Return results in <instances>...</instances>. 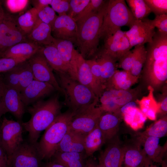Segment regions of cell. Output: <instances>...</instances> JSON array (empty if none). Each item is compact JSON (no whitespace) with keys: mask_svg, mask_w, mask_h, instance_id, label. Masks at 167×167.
I'll return each instance as SVG.
<instances>
[{"mask_svg":"<svg viewBox=\"0 0 167 167\" xmlns=\"http://www.w3.org/2000/svg\"><path fill=\"white\" fill-rule=\"evenodd\" d=\"M62 105L58 93L46 100H40L26 107V111L31 115L27 122H22L23 128L28 133V140L36 143L41 133L45 130L61 113Z\"/></svg>","mask_w":167,"mask_h":167,"instance_id":"1","label":"cell"},{"mask_svg":"<svg viewBox=\"0 0 167 167\" xmlns=\"http://www.w3.org/2000/svg\"><path fill=\"white\" fill-rule=\"evenodd\" d=\"M109 0L100 9L76 21L77 26L76 42L83 58L85 60L94 58L99 49V33Z\"/></svg>","mask_w":167,"mask_h":167,"instance_id":"2","label":"cell"},{"mask_svg":"<svg viewBox=\"0 0 167 167\" xmlns=\"http://www.w3.org/2000/svg\"><path fill=\"white\" fill-rule=\"evenodd\" d=\"M146 48L144 71L150 83L158 86L167 79V35L155 32L152 42Z\"/></svg>","mask_w":167,"mask_h":167,"instance_id":"3","label":"cell"},{"mask_svg":"<svg viewBox=\"0 0 167 167\" xmlns=\"http://www.w3.org/2000/svg\"><path fill=\"white\" fill-rule=\"evenodd\" d=\"M64 95V103L75 114L97 103L99 98L93 92L68 74L56 72Z\"/></svg>","mask_w":167,"mask_h":167,"instance_id":"4","label":"cell"},{"mask_svg":"<svg viewBox=\"0 0 167 167\" xmlns=\"http://www.w3.org/2000/svg\"><path fill=\"white\" fill-rule=\"evenodd\" d=\"M75 114L70 109L61 113L45 130L37 146L42 160H48L56 152L57 147L68 129Z\"/></svg>","mask_w":167,"mask_h":167,"instance_id":"5","label":"cell"},{"mask_svg":"<svg viewBox=\"0 0 167 167\" xmlns=\"http://www.w3.org/2000/svg\"><path fill=\"white\" fill-rule=\"evenodd\" d=\"M135 20L125 0H109L99 32L100 39L113 34L122 27L130 28Z\"/></svg>","mask_w":167,"mask_h":167,"instance_id":"6","label":"cell"},{"mask_svg":"<svg viewBox=\"0 0 167 167\" xmlns=\"http://www.w3.org/2000/svg\"><path fill=\"white\" fill-rule=\"evenodd\" d=\"M37 143L24 140L8 156L9 167H40L42 160Z\"/></svg>","mask_w":167,"mask_h":167,"instance_id":"7","label":"cell"},{"mask_svg":"<svg viewBox=\"0 0 167 167\" xmlns=\"http://www.w3.org/2000/svg\"><path fill=\"white\" fill-rule=\"evenodd\" d=\"M97 103L77 113L73 117L68 128L86 136L97 126L104 112L100 107H96Z\"/></svg>","mask_w":167,"mask_h":167,"instance_id":"8","label":"cell"},{"mask_svg":"<svg viewBox=\"0 0 167 167\" xmlns=\"http://www.w3.org/2000/svg\"><path fill=\"white\" fill-rule=\"evenodd\" d=\"M22 122L5 117L2 120L1 144L7 156L11 155L24 140Z\"/></svg>","mask_w":167,"mask_h":167,"instance_id":"9","label":"cell"},{"mask_svg":"<svg viewBox=\"0 0 167 167\" xmlns=\"http://www.w3.org/2000/svg\"><path fill=\"white\" fill-rule=\"evenodd\" d=\"M27 38L17 21L8 14L0 23V50L1 54L6 49Z\"/></svg>","mask_w":167,"mask_h":167,"instance_id":"10","label":"cell"},{"mask_svg":"<svg viewBox=\"0 0 167 167\" xmlns=\"http://www.w3.org/2000/svg\"><path fill=\"white\" fill-rule=\"evenodd\" d=\"M28 61L33 73L34 79L48 83L59 93H62V90L53 73V70L47 62L41 49Z\"/></svg>","mask_w":167,"mask_h":167,"instance_id":"11","label":"cell"},{"mask_svg":"<svg viewBox=\"0 0 167 167\" xmlns=\"http://www.w3.org/2000/svg\"><path fill=\"white\" fill-rule=\"evenodd\" d=\"M2 74L5 85L20 92L34 79L33 73L28 60Z\"/></svg>","mask_w":167,"mask_h":167,"instance_id":"12","label":"cell"},{"mask_svg":"<svg viewBox=\"0 0 167 167\" xmlns=\"http://www.w3.org/2000/svg\"><path fill=\"white\" fill-rule=\"evenodd\" d=\"M104 42L103 47L99 51L116 62L131 49L125 31L121 29L104 38Z\"/></svg>","mask_w":167,"mask_h":167,"instance_id":"13","label":"cell"},{"mask_svg":"<svg viewBox=\"0 0 167 167\" xmlns=\"http://www.w3.org/2000/svg\"><path fill=\"white\" fill-rule=\"evenodd\" d=\"M73 59L75 79L91 89L99 98L104 90L97 84L85 59L75 49Z\"/></svg>","mask_w":167,"mask_h":167,"instance_id":"14","label":"cell"},{"mask_svg":"<svg viewBox=\"0 0 167 167\" xmlns=\"http://www.w3.org/2000/svg\"><path fill=\"white\" fill-rule=\"evenodd\" d=\"M100 106L104 112L115 113L133 98L132 94L127 90L105 89L99 97Z\"/></svg>","mask_w":167,"mask_h":167,"instance_id":"15","label":"cell"},{"mask_svg":"<svg viewBox=\"0 0 167 167\" xmlns=\"http://www.w3.org/2000/svg\"><path fill=\"white\" fill-rule=\"evenodd\" d=\"M148 19H136L129 30L125 31L131 49L138 45L152 42L156 32L155 28L149 23Z\"/></svg>","mask_w":167,"mask_h":167,"instance_id":"16","label":"cell"},{"mask_svg":"<svg viewBox=\"0 0 167 167\" xmlns=\"http://www.w3.org/2000/svg\"><path fill=\"white\" fill-rule=\"evenodd\" d=\"M56 90L50 84L33 79L21 92V99L26 107L54 93Z\"/></svg>","mask_w":167,"mask_h":167,"instance_id":"17","label":"cell"},{"mask_svg":"<svg viewBox=\"0 0 167 167\" xmlns=\"http://www.w3.org/2000/svg\"><path fill=\"white\" fill-rule=\"evenodd\" d=\"M51 34L56 39L76 42L77 26L76 22L67 15L58 16L51 27Z\"/></svg>","mask_w":167,"mask_h":167,"instance_id":"18","label":"cell"},{"mask_svg":"<svg viewBox=\"0 0 167 167\" xmlns=\"http://www.w3.org/2000/svg\"><path fill=\"white\" fill-rule=\"evenodd\" d=\"M108 142L109 143L99 157V164L105 167H122L126 147L121 146L113 139Z\"/></svg>","mask_w":167,"mask_h":167,"instance_id":"19","label":"cell"},{"mask_svg":"<svg viewBox=\"0 0 167 167\" xmlns=\"http://www.w3.org/2000/svg\"><path fill=\"white\" fill-rule=\"evenodd\" d=\"M2 99L8 112L12 114L17 121L22 122L26 107L21 100L20 92L13 88L6 86Z\"/></svg>","mask_w":167,"mask_h":167,"instance_id":"20","label":"cell"},{"mask_svg":"<svg viewBox=\"0 0 167 167\" xmlns=\"http://www.w3.org/2000/svg\"><path fill=\"white\" fill-rule=\"evenodd\" d=\"M85 136L68 128L67 131L58 145L56 152L85 153Z\"/></svg>","mask_w":167,"mask_h":167,"instance_id":"21","label":"cell"},{"mask_svg":"<svg viewBox=\"0 0 167 167\" xmlns=\"http://www.w3.org/2000/svg\"><path fill=\"white\" fill-rule=\"evenodd\" d=\"M120 111L126 123L134 130L142 128L147 118L136 104L131 101L120 108Z\"/></svg>","mask_w":167,"mask_h":167,"instance_id":"22","label":"cell"},{"mask_svg":"<svg viewBox=\"0 0 167 167\" xmlns=\"http://www.w3.org/2000/svg\"><path fill=\"white\" fill-rule=\"evenodd\" d=\"M41 46L31 41L18 43L3 52L0 58H24L28 60Z\"/></svg>","mask_w":167,"mask_h":167,"instance_id":"23","label":"cell"},{"mask_svg":"<svg viewBox=\"0 0 167 167\" xmlns=\"http://www.w3.org/2000/svg\"><path fill=\"white\" fill-rule=\"evenodd\" d=\"M120 120L118 112H104L101 116L98 126L102 132L106 142L113 139L116 135Z\"/></svg>","mask_w":167,"mask_h":167,"instance_id":"24","label":"cell"},{"mask_svg":"<svg viewBox=\"0 0 167 167\" xmlns=\"http://www.w3.org/2000/svg\"><path fill=\"white\" fill-rule=\"evenodd\" d=\"M27 37L30 41L41 46L53 44L55 39L52 35L51 27L39 18Z\"/></svg>","mask_w":167,"mask_h":167,"instance_id":"25","label":"cell"},{"mask_svg":"<svg viewBox=\"0 0 167 167\" xmlns=\"http://www.w3.org/2000/svg\"><path fill=\"white\" fill-rule=\"evenodd\" d=\"M41 50L50 66L55 72L66 73L70 75V69L62 60L54 43L41 46Z\"/></svg>","mask_w":167,"mask_h":167,"instance_id":"26","label":"cell"},{"mask_svg":"<svg viewBox=\"0 0 167 167\" xmlns=\"http://www.w3.org/2000/svg\"><path fill=\"white\" fill-rule=\"evenodd\" d=\"M87 157L84 152H57L51 159L66 167H84Z\"/></svg>","mask_w":167,"mask_h":167,"instance_id":"27","label":"cell"},{"mask_svg":"<svg viewBox=\"0 0 167 167\" xmlns=\"http://www.w3.org/2000/svg\"><path fill=\"white\" fill-rule=\"evenodd\" d=\"M137 79V77L133 76L129 71L116 70L106 84L105 89H113L126 90L136 82Z\"/></svg>","mask_w":167,"mask_h":167,"instance_id":"28","label":"cell"},{"mask_svg":"<svg viewBox=\"0 0 167 167\" xmlns=\"http://www.w3.org/2000/svg\"><path fill=\"white\" fill-rule=\"evenodd\" d=\"M93 58L96 59L101 66V83L104 90L106 83L116 70V61L98 50Z\"/></svg>","mask_w":167,"mask_h":167,"instance_id":"29","label":"cell"},{"mask_svg":"<svg viewBox=\"0 0 167 167\" xmlns=\"http://www.w3.org/2000/svg\"><path fill=\"white\" fill-rule=\"evenodd\" d=\"M105 143L104 136L97 125L84 138L85 153L87 157H91Z\"/></svg>","mask_w":167,"mask_h":167,"instance_id":"30","label":"cell"},{"mask_svg":"<svg viewBox=\"0 0 167 167\" xmlns=\"http://www.w3.org/2000/svg\"><path fill=\"white\" fill-rule=\"evenodd\" d=\"M160 138L152 136L145 139L143 150L147 157L152 161L161 163L166 148L159 144Z\"/></svg>","mask_w":167,"mask_h":167,"instance_id":"31","label":"cell"},{"mask_svg":"<svg viewBox=\"0 0 167 167\" xmlns=\"http://www.w3.org/2000/svg\"><path fill=\"white\" fill-rule=\"evenodd\" d=\"M149 94L140 100L137 101L140 109L147 118L154 120L156 113L160 111V104L157 103L153 96V88L151 86L148 87Z\"/></svg>","mask_w":167,"mask_h":167,"instance_id":"32","label":"cell"},{"mask_svg":"<svg viewBox=\"0 0 167 167\" xmlns=\"http://www.w3.org/2000/svg\"><path fill=\"white\" fill-rule=\"evenodd\" d=\"M54 44L62 60L69 67L70 76L72 77L73 53L75 49L73 43L68 40L55 39Z\"/></svg>","mask_w":167,"mask_h":167,"instance_id":"33","label":"cell"},{"mask_svg":"<svg viewBox=\"0 0 167 167\" xmlns=\"http://www.w3.org/2000/svg\"><path fill=\"white\" fill-rule=\"evenodd\" d=\"M147 157L139 145L126 147L124 167H138L144 162Z\"/></svg>","mask_w":167,"mask_h":167,"instance_id":"34","label":"cell"},{"mask_svg":"<svg viewBox=\"0 0 167 167\" xmlns=\"http://www.w3.org/2000/svg\"><path fill=\"white\" fill-rule=\"evenodd\" d=\"M132 51L134 58L130 72L133 76L138 77L140 74L145 62L147 50L144 45H139L135 46Z\"/></svg>","mask_w":167,"mask_h":167,"instance_id":"35","label":"cell"},{"mask_svg":"<svg viewBox=\"0 0 167 167\" xmlns=\"http://www.w3.org/2000/svg\"><path fill=\"white\" fill-rule=\"evenodd\" d=\"M37 10L33 7L20 15L18 23L23 32L27 35L32 31L38 19Z\"/></svg>","mask_w":167,"mask_h":167,"instance_id":"36","label":"cell"},{"mask_svg":"<svg viewBox=\"0 0 167 167\" xmlns=\"http://www.w3.org/2000/svg\"><path fill=\"white\" fill-rule=\"evenodd\" d=\"M131 13L136 19L142 20L151 12L144 0H126Z\"/></svg>","mask_w":167,"mask_h":167,"instance_id":"37","label":"cell"},{"mask_svg":"<svg viewBox=\"0 0 167 167\" xmlns=\"http://www.w3.org/2000/svg\"><path fill=\"white\" fill-rule=\"evenodd\" d=\"M167 132V121L164 118L156 121L145 132L142 133L145 138L152 136L158 138L165 136Z\"/></svg>","mask_w":167,"mask_h":167,"instance_id":"38","label":"cell"},{"mask_svg":"<svg viewBox=\"0 0 167 167\" xmlns=\"http://www.w3.org/2000/svg\"><path fill=\"white\" fill-rule=\"evenodd\" d=\"M145 2L156 16L167 14V0H144Z\"/></svg>","mask_w":167,"mask_h":167,"instance_id":"39","label":"cell"},{"mask_svg":"<svg viewBox=\"0 0 167 167\" xmlns=\"http://www.w3.org/2000/svg\"><path fill=\"white\" fill-rule=\"evenodd\" d=\"M38 15L41 21L49 25L51 28L58 16L54 10L49 6L38 11Z\"/></svg>","mask_w":167,"mask_h":167,"instance_id":"40","label":"cell"},{"mask_svg":"<svg viewBox=\"0 0 167 167\" xmlns=\"http://www.w3.org/2000/svg\"><path fill=\"white\" fill-rule=\"evenodd\" d=\"M107 0H90V2L84 10L73 19L76 22L80 19L98 10L105 4Z\"/></svg>","mask_w":167,"mask_h":167,"instance_id":"41","label":"cell"},{"mask_svg":"<svg viewBox=\"0 0 167 167\" xmlns=\"http://www.w3.org/2000/svg\"><path fill=\"white\" fill-rule=\"evenodd\" d=\"M90 0H71L67 15L73 19L80 14L88 4Z\"/></svg>","mask_w":167,"mask_h":167,"instance_id":"42","label":"cell"},{"mask_svg":"<svg viewBox=\"0 0 167 167\" xmlns=\"http://www.w3.org/2000/svg\"><path fill=\"white\" fill-rule=\"evenodd\" d=\"M26 60L23 58H0V73L7 72Z\"/></svg>","mask_w":167,"mask_h":167,"instance_id":"43","label":"cell"},{"mask_svg":"<svg viewBox=\"0 0 167 167\" xmlns=\"http://www.w3.org/2000/svg\"><path fill=\"white\" fill-rule=\"evenodd\" d=\"M148 20L152 26L157 28L159 32L167 35V14L156 16L154 19H148Z\"/></svg>","mask_w":167,"mask_h":167,"instance_id":"44","label":"cell"},{"mask_svg":"<svg viewBox=\"0 0 167 167\" xmlns=\"http://www.w3.org/2000/svg\"><path fill=\"white\" fill-rule=\"evenodd\" d=\"M70 1L67 0H52L50 5L54 11L58 13V16L67 15L69 9Z\"/></svg>","mask_w":167,"mask_h":167,"instance_id":"45","label":"cell"},{"mask_svg":"<svg viewBox=\"0 0 167 167\" xmlns=\"http://www.w3.org/2000/svg\"><path fill=\"white\" fill-rule=\"evenodd\" d=\"M85 60L97 84L104 90L101 83V66L100 64L95 58Z\"/></svg>","mask_w":167,"mask_h":167,"instance_id":"46","label":"cell"},{"mask_svg":"<svg viewBox=\"0 0 167 167\" xmlns=\"http://www.w3.org/2000/svg\"><path fill=\"white\" fill-rule=\"evenodd\" d=\"M134 58V53L129 50L118 61V66L123 70L130 72Z\"/></svg>","mask_w":167,"mask_h":167,"instance_id":"47","label":"cell"},{"mask_svg":"<svg viewBox=\"0 0 167 167\" xmlns=\"http://www.w3.org/2000/svg\"><path fill=\"white\" fill-rule=\"evenodd\" d=\"M28 0H7L6 4L11 12L15 13L23 10L27 6Z\"/></svg>","mask_w":167,"mask_h":167,"instance_id":"48","label":"cell"},{"mask_svg":"<svg viewBox=\"0 0 167 167\" xmlns=\"http://www.w3.org/2000/svg\"><path fill=\"white\" fill-rule=\"evenodd\" d=\"M0 167H9L8 162V156L0 144Z\"/></svg>","mask_w":167,"mask_h":167,"instance_id":"49","label":"cell"},{"mask_svg":"<svg viewBox=\"0 0 167 167\" xmlns=\"http://www.w3.org/2000/svg\"><path fill=\"white\" fill-rule=\"evenodd\" d=\"M52 0H39L36 1L35 7L38 11L41 10L44 7L50 5Z\"/></svg>","mask_w":167,"mask_h":167,"instance_id":"50","label":"cell"},{"mask_svg":"<svg viewBox=\"0 0 167 167\" xmlns=\"http://www.w3.org/2000/svg\"><path fill=\"white\" fill-rule=\"evenodd\" d=\"M6 87V86L3 81L2 74L0 73V98L2 96Z\"/></svg>","mask_w":167,"mask_h":167,"instance_id":"51","label":"cell"},{"mask_svg":"<svg viewBox=\"0 0 167 167\" xmlns=\"http://www.w3.org/2000/svg\"><path fill=\"white\" fill-rule=\"evenodd\" d=\"M160 104V110L166 113L167 111V97H165Z\"/></svg>","mask_w":167,"mask_h":167,"instance_id":"52","label":"cell"},{"mask_svg":"<svg viewBox=\"0 0 167 167\" xmlns=\"http://www.w3.org/2000/svg\"><path fill=\"white\" fill-rule=\"evenodd\" d=\"M90 157L87 160L84 167H96L97 164L93 158Z\"/></svg>","mask_w":167,"mask_h":167,"instance_id":"53","label":"cell"},{"mask_svg":"<svg viewBox=\"0 0 167 167\" xmlns=\"http://www.w3.org/2000/svg\"><path fill=\"white\" fill-rule=\"evenodd\" d=\"M7 112L8 111L4 105L2 97L0 98V120L2 116Z\"/></svg>","mask_w":167,"mask_h":167,"instance_id":"54","label":"cell"},{"mask_svg":"<svg viewBox=\"0 0 167 167\" xmlns=\"http://www.w3.org/2000/svg\"><path fill=\"white\" fill-rule=\"evenodd\" d=\"M44 167H66L61 164L50 161L47 163Z\"/></svg>","mask_w":167,"mask_h":167,"instance_id":"55","label":"cell"},{"mask_svg":"<svg viewBox=\"0 0 167 167\" xmlns=\"http://www.w3.org/2000/svg\"><path fill=\"white\" fill-rule=\"evenodd\" d=\"M6 13L4 12L2 5V3L0 1V23L4 19Z\"/></svg>","mask_w":167,"mask_h":167,"instance_id":"56","label":"cell"},{"mask_svg":"<svg viewBox=\"0 0 167 167\" xmlns=\"http://www.w3.org/2000/svg\"><path fill=\"white\" fill-rule=\"evenodd\" d=\"M1 122L2 121L0 120V144H1V139H2V131H1ZM2 145V144H1Z\"/></svg>","mask_w":167,"mask_h":167,"instance_id":"57","label":"cell"},{"mask_svg":"<svg viewBox=\"0 0 167 167\" xmlns=\"http://www.w3.org/2000/svg\"><path fill=\"white\" fill-rule=\"evenodd\" d=\"M161 167H167L166 164L165 162L163 161L161 163Z\"/></svg>","mask_w":167,"mask_h":167,"instance_id":"58","label":"cell"},{"mask_svg":"<svg viewBox=\"0 0 167 167\" xmlns=\"http://www.w3.org/2000/svg\"><path fill=\"white\" fill-rule=\"evenodd\" d=\"M96 167H105L104 166L100 164H98L97 165Z\"/></svg>","mask_w":167,"mask_h":167,"instance_id":"59","label":"cell"},{"mask_svg":"<svg viewBox=\"0 0 167 167\" xmlns=\"http://www.w3.org/2000/svg\"><path fill=\"white\" fill-rule=\"evenodd\" d=\"M143 163L144 162L138 167H143Z\"/></svg>","mask_w":167,"mask_h":167,"instance_id":"60","label":"cell"},{"mask_svg":"<svg viewBox=\"0 0 167 167\" xmlns=\"http://www.w3.org/2000/svg\"><path fill=\"white\" fill-rule=\"evenodd\" d=\"M1 51L0 50V55H1Z\"/></svg>","mask_w":167,"mask_h":167,"instance_id":"61","label":"cell"}]
</instances>
